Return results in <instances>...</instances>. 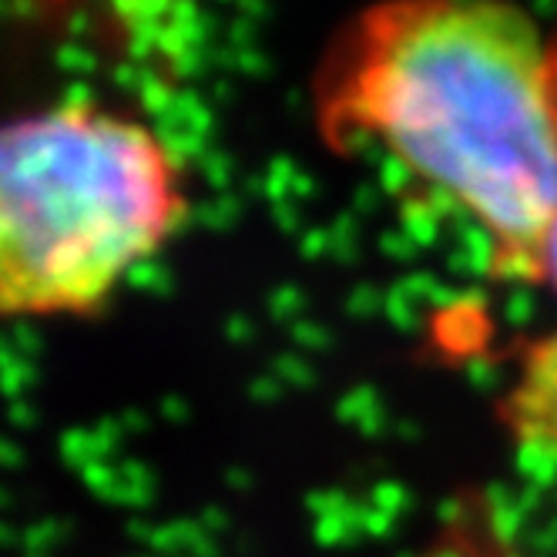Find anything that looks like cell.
<instances>
[{
	"mask_svg": "<svg viewBox=\"0 0 557 557\" xmlns=\"http://www.w3.org/2000/svg\"><path fill=\"white\" fill-rule=\"evenodd\" d=\"M326 122L373 138L541 283L557 215V48L510 0H380L326 71Z\"/></svg>",
	"mask_w": 557,
	"mask_h": 557,
	"instance_id": "cell-1",
	"label": "cell"
},
{
	"mask_svg": "<svg viewBox=\"0 0 557 557\" xmlns=\"http://www.w3.org/2000/svg\"><path fill=\"white\" fill-rule=\"evenodd\" d=\"M185 209L172 151L135 117L85 101L17 117L0 141V306L98 312Z\"/></svg>",
	"mask_w": 557,
	"mask_h": 557,
	"instance_id": "cell-2",
	"label": "cell"
},
{
	"mask_svg": "<svg viewBox=\"0 0 557 557\" xmlns=\"http://www.w3.org/2000/svg\"><path fill=\"white\" fill-rule=\"evenodd\" d=\"M500 420L524 450L557 463V330L524 349Z\"/></svg>",
	"mask_w": 557,
	"mask_h": 557,
	"instance_id": "cell-3",
	"label": "cell"
},
{
	"mask_svg": "<svg viewBox=\"0 0 557 557\" xmlns=\"http://www.w3.org/2000/svg\"><path fill=\"white\" fill-rule=\"evenodd\" d=\"M541 283L550 286V289H557V215H554V225H550V235H547V246H544Z\"/></svg>",
	"mask_w": 557,
	"mask_h": 557,
	"instance_id": "cell-4",
	"label": "cell"
}]
</instances>
